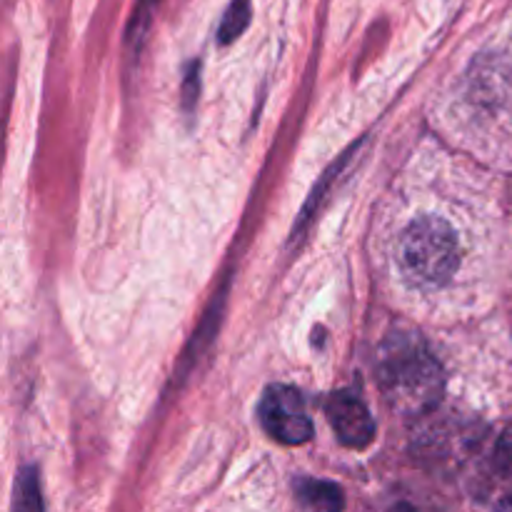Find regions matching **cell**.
Wrapping results in <instances>:
<instances>
[{
	"instance_id": "cell-2",
	"label": "cell",
	"mask_w": 512,
	"mask_h": 512,
	"mask_svg": "<svg viewBox=\"0 0 512 512\" xmlns=\"http://www.w3.org/2000/svg\"><path fill=\"white\" fill-rule=\"evenodd\" d=\"M460 263L458 235L445 220L418 218L400 238V265L413 283L443 285Z\"/></svg>"
},
{
	"instance_id": "cell-1",
	"label": "cell",
	"mask_w": 512,
	"mask_h": 512,
	"mask_svg": "<svg viewBox=\"0 0 512 512\" xmlns=\"http://www.w3.org/2000/svg\"><path fill=\"white\" fill-rule=\"evenodd\" d=\"M378 380L395 408L418 410L438 403L443 378L423 340L408 333H395L385 340L380 353Z\"/></svg>"
},
{
	"instance_id": "cell-8",
	"label": "cell",
	"mask_w": 512,
	"mask_h": 512,
	"mask_svg": "<svg viewBox=\"0 0 512 512\" xmlns=\"http://www.w3.org/2000/svg\"><path fill=\"white\" fill-rule=\"evenodd\" d=\"M498 470L500 475H503V478L512 485V428L503 435V440H500L498 445ZM503 505L512 508V493L508 500H503Z\"/></svg>"
},
{
	"instance_id": "cell-5",
	"label": "cell",
	"mask_w": 512,
	"mask_h": 512,
	"mask_svg": "<svg viewBox=\"0 0 512 512\" xmlns=\"http://www.w3.org/2000/svg\"><path fill=\"white\" fill-rule=\"evenodd\" d=\"M298 498L315 510H340L345 505L343 490L325 480L305 478L298 483Z\"/></svg>"
},
{
	"instance_id": "cell-4",
	"label": "cell",
	"mask_w": 512,
	"mask_h": 512,
	"mask_svg": "<svg viewBox=\"0 0 512 512\" xmlns=\"http://www.w3.org/2000/svg\"><path fill=\"white\" fill-rule=\"evenodd\" d=\"M325 415L345 448L363 450L375 438V420L368 405L355 390H335L325 400Z\"/></svg>"
},
{
	"instance_id": "cell-3",
	"label": "cell",
	"mask_w": 512,
	"mask_h": 512,
	"mask_svg": "<svg viewBox=\"0 0 512 512\" xmlns=\"http://www.w3.org/2000/svg\"><path fill=\"white\" fill-rule=\"evenodd\" d=\"M260 423L283 445H300L313 438V420L303 393L290 385H273L260 400Z\"/></svg>"
},
{
	"instance_id": "cell-6",
	"label": "cell",
	"mask_w": 512,
	"mask_h": 512,
	"mask_svg": "<svg viewBox=\"0 0 512 512\" xmlns=\"http://www.w3.org/2000/svg\"><path fill=\"white\" fill-rule=\"evenodd\" d=\"M250 15H253V5H250V0H233V3L228 5V10H225L223 20H220V28H218L220 43L228 45L233 43L235 38H240V35L245 33V28H248Z\"/></svg>"
},
{
	"instance_id": "cell-7",
	"label": "cell",
	"mask_w": 512,
	"mask_h": 512,
	"mask_svg": "<svg viewBox=\"0 0 512 512\" xmlns=\"http://www.w3.org/2000/svg\"><path fill=\"white\" fill-rule=\"evenodd\" d=\"M15 510H43V498H40L38 473L33 468H25L18 475V488H15Z\"/></svg>"
},
{
	"instance_id": "cell-9",
	"label": "cell",
	"mask_w": 512,
	"mask_h": 512,
	"mask_svg": "<svg viewBox=\"0 0 512 512\" xmlns=\"http://www.w3.org/2000/svg\"><path fill=\"white\" fill-rule=\"evenodd\" d=\"M200 93V83H198V63H193L185 73V83H183V103L185 110H193L195 100H198Z\"/></svg>"
}]
</instances>
